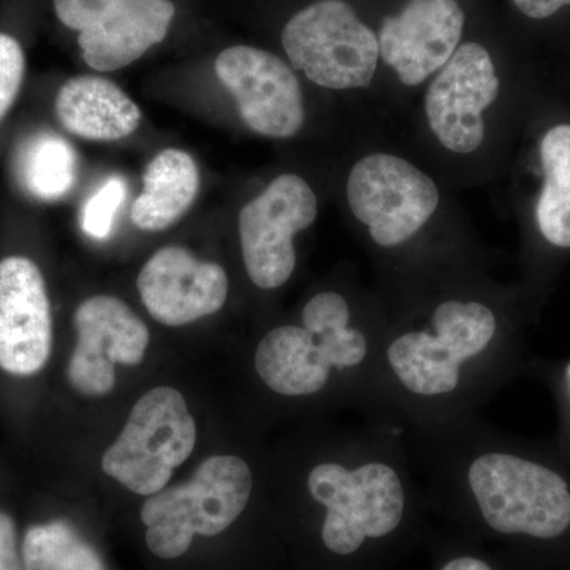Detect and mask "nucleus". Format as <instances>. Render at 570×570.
<instances>
[{
    "label": "nucleus",
    "instance_id": "obj_1",
    "mask_svg": "<svg viewBox=\"0 0 570 570\" xmlns=\"http://www.w3.org/2000/svg\"><path fill=\"white\" fill-rule=\"evenodd\" d=\"M469 487L487 530L509 539L558 542L570 532V485L560 472L510 453H487L469 468Z\"/></svg>",
    "mask_w": 570,
    "mask_h": 570
},
{
    "label": "nucleus",
    "instance_id": "obj_2",
    "mask_svg": "<svg viewBox=\"0 0 570 570\" xmlns=\"http://www.w3.org/2000/svg\"><path fill=\"white\" fill-rule=\"evenodd\" d=\"M351 311L341 295L324 294L303 309V326L272 330L255 351V370L266 387L285 396L313 395L330 370L354 367L365 360L366 337L348 326Z\"/></svg>",
    "mask_w": 570,
    "mask_h": 570
},
{
    "label": "nucleus",
    "instance_id": "obj_3",
    "mask_svg": "<svg viewBox=\"0 0 570 570\" xmlns=\"http://www.w3.org/2000/svg\"><path fill=\"white\" fill-rule=\"evenodd\" d=\"M307 489L325 508L322 547L337 560H360L403 528L406 497L395 469L387 464L370 463L354 471L336 463L318 464L311 471Z\"/></svg>",
    "mask_w": 570,
    "mask_h": 570
},
{
    "label": "nucleus",
    "instance_id": "obj_4",
    "mask_svg": "<svg viewBox=\"0 0 570 570\" xmlns=\"http://www.w3.org/2000/svg\"><path fill=\"white\" fill-rule=\"evenodd\" d=\"M253 494V474L245 460L217 455L198 466L193 480L146 499L141 521L146 543L163 560L183 557L195 535L213 538L245 512Z\"/></svg>",
    "mask_w": 570,
    "mask_h": 570
},
{
    "label": "nucleus",
    "instance_id": "obj_5",
    "mask_svg": "<svg viewBox=\"0 0 570 570\" xmlns=\"http://www.w3.org/2000/svg\"><path fill=\"white\" fill-rule=\"evenodd\" d=\"M195 442L197 425L181 393L154 389L135 404L122 433L104 453L102 469L134 493L151 497L189 459Z\"/></svg>",
    "mask_w": 570,
    "mask_h": 570
},
{
    "label": "nucleus",
    "instance_id": "obj_6",
    "mask_svg": "<svg viewBox=\"0 0 570 570\" xmlns=\"http://www.w3.org/2000/svg\"><path fill=\"white\" fill-rule=\"evenodd\" d=\"M283 47L296 70L330 89L370 85L379 62L376 33L344 0H318L285 24Z\"/></svg>",
    "mask_w": 570,
    "mask_h": 570
},
{
    "label": "nucleus",
    "instance_id": "obj_7",
    "mask_svg": "<svg viewBox=\"0 0 570 570\" xmlns=\"http://www.w3.org/2000/svg\"><path fill=\"white\" fill-rule=\"evenodd\" d=\"M431 333H406L389 347V362L404 387L419 395L453 392L460 367L482 354L494 333L497 317L480 303L448 302L434 311Z\"/></svg>",
    "mask_w": 570,
    "mask_h": 570
},
{
    "label": "nucleus",
    "instance_id": "obj_8",
    "mask_svg": "<svg viewBox=\"0 0 570 570\" xmlns=\"http://www.w3.org/2000/svg\"><path fill=\"white\" fill-rule=\"evenodd\" d=\"M347 200L377 245L407 242L428 223L439 205V190L430 176L407 160L373 154L352 168Z\"/></svg>",
    "mask_w": 570,
    "mask_h": 570
},
{
    "label": "nucleus",
    "instance_id": "obj_9",
    "mask_svg": "<svg viewBox=\"0 0 570 570\" xmlns=\"http://www.w3.org/2000/svg\"><path fill=\"white\" fill-rule=\"evenodd\" d=\"M59 21L80 32L82 59L115 71L140 59L167 37L176 9L170 0H52Z\"/></svg>",
    "mask_w": 570,
    "mask_h": 570
},
{
    "label": "nucleus",
    "instance_id": "obj_10",
    "mask_svg": "<svg viewBox=\"0 0 570 570\" xmlns=\"http://www.w3.org/2000/svg\"><path fill=\"white\" fill-rule=\"evenodd\" d=\"M317 217L313 189L296 175H281L239 213L247 275L257 287L277 288L296 264L294 236Z\"/></svg>",
    "mask_w": 570,
    "mask_h": 570
},
{
    "label": "nucleus",
    "instance_id": "obj_11",
    "mask_svg": "<svg viewBox=\"0 0 570 570\" xmlns=\"http://www.w3.org/2000/svg\"><path fill=\"white\" fill-rule=\"evenodd\" d=\"M73 324L78 340L67 366L70 385L85 396L108 395L116 363L135 366L145 358L148 326L126 303L107 295L82 302Z\"/></svg>",
    "mask_w": 570,
    "mask_h": 570
},
{
    "label": "nucleus",
    "instance_id": "obj_12",
    "mask_svg": "<svg viewBox=\"0 0 570 570\" xmlns=\"http://www.w3.org/2000/svg\"><path fill=\"white\" fill-rule=\"evenodd\" d=\"M214 67L254 132L288 138L302 129V86L294 70L275 55L254 47H232L217 56Z\"/></svg>",
    "mask_w": 570,
    "mask_h": 570
},
{
    "label": "nucleus",
    "instance_id": "obj_13",
    "mask_svg": "<svg viewBox=\"0 0 570 570\" xmlns=\"http://www.w3.org/2000/svg\"><path fill=\"white\" fill-rule=\"evenodd\" d=\"M498 92L490 52L479 43L456 48L426 92L431 130L450 151H475L485 137L483 111L497 100Z\"/></svg>",
    "mask_w": 570,
    "mask_h": 570
},
{
    "label": "nucleus",
    "instance_id": "obj_14",
    "mask_svg": "<svg viewBox=\"0 0 570 570\" xmlns=\"http://www.w3.org/2000/svg\"><path fill=\"white\" fill-rule=\"evenodd\" d=\"M52 351V317L47 284L31 258L0 262V371L31 377L43 371Z\"/></svg>",
    "mask_w": 570,
    "mask_h": 570
},
{
    "label": "nucleus",
    "instance_id": "obj_15",
    "mask_svg": "<svg viewBox=\"0 0 570 570\" xmlns=\"http://www.w3.org/2000/svg\"><path fill=\"white\" fill-rule=\"evenodd\" d=\"M138 291L154 321L167 326L193 324L224 306L228 277L223 266L195 258L189 250L168 246L142 266Z\"/></svg>",
    "mask_w": 570,
    "mask_h": 570
},
{
    "label": "nucleus",
    "instance_id": "obj_16",
    "mask_svg": "<svg viewBox=\"0 0 570 570\" xmlns=\"http://www.w3.org/2000/svg\"><path fill=\"white\" fill-rule=\"evenodd\" d=\"M463 28L456 0H409L400 14L385 18L379 51L404 85L417 86L449 62Z\"/></svg>",
    "mask_w": 570,
    "mask_h": 570
},
{
    "label": "nucleus",
    "instance_id": "obj_17",
    "mask_svg": "<svg viewBox=\"0 0 570 570\" xmlns=\"http://www.w3.org/2000/svg\"><path fill=\"white\" fill-rule=\"evenodd\" d=\"M56 112L63 129L91 141L121 140L141 122L140 108L118 85L89 75L63 82Z\"/></svg>",
    "mask_w": 570,
    "mask_h": 570
},
{
    "label": "nucleus",
    "instance_id": "obj_18",
    "mask_svg": "<svg viewBox=\"0 0 570 570\" xmlns=\"http://www.w3.org/2000/svg\"><path fill=\"white\" fill-rule=\"evenodd\" d=\"M200 187L197 164L189 154L165 149L146 167L142 193L134 202L132 223L145 232H160L189 212Z\"/></svg>",
    "mask_w": 570,
    "mask_h": 570
},
{
    "label": "nucleus",
    "instance_id": "obj_19",
    "mask_svg": "<svg viewBox=\"0 0 570 570\" xmlns=\"http://www.w3.org/2000/svg\"><path fill=\"white\" fill-rule=\"evenodd\" d=\"M14 171L26 194L37 200L56 202L77 183V153L61 135L43 130L22 141Z\"/></svg>",
    "mask_w": 570,
    "mask_h": 570
},
{
    "label": "nucleus",
    "instance_id": "obj_20",
    "mask_svg": "<svg viewBox=\"0 0 570 570\" xmlns=\"http://www.w3.org/2000/svg\"><path fill=\"white\" fill-rule=\"evenodd\" d=\"M543 183L535 217L550 245L570 249V126L561 124L540 145Z\"/></svg>",
    "mask_w": 570,
    "mask_h": 570
},
{
    "label": "nucleus",
    "instance_id": "obj_21",
    "mask_svg": "<svg viewBox=\"0 0 570 570\" xmlns=\"http://www.w3.org/2000/svg\"><path fill=\"white\" fill-rule=\"evenodd\" d=\"M21 553L26 570H107L99 551L63 520L29 528Z\"/></svg>",
    "mask_w": 570,
    "mask_h": 570
},
{
    "label": "nucleus",
    "instance_id": "obj_22",
    "mask_svg": "<svg viewBox=\"0 0 570 570\" xmlns=\"http://www.w3.org/2000/svg\"><path fill=\"white\" fill-rule=\"evenodd\" d=\"M126 195L127 184L121 176H111L110 179H107L82 208V230L91 238H108Z\"/></svg>",
    "mask_w": 570,
    "mask_h": 570
},
{
    "label": "nucleus",
    "instance_id": "obj_23",
    "mask_svg": "<svg viewBox=\"0 0 570 570\" xmlns=\"http://www.w3.org/2000/svg\"><path fill=\"white\" fill-rule=\"evenodd\" d=\"M24 70L21 45L13 37L0 33V121L20 92Z\"/></svg>",
    "mask_w": 570,
    "mask_h": 570
},
{
    "label": "nucleus",
    "instance_id": "obj_24",
    "mask_svg": "<svg viewBox=\"0 0 570 570\" xmlns=\"http://www.w3.org/2000/svg\"><path fill=\"white\" fill-rule=\"evenodd\" d=\"M0 570H26L17 524L6 512H0Z\"/></svg>",
    "mask_w": 570,
    "mask_h": 570
},
{
    "label": "nucleus",
    "instance_id": "obj_25",
    "mask_svg": "<svg viewBox=\"0 0 570 570\" xmlns=\"http://www.w3.org/2000/svg\"><path fill=\"white\" fill-rule=\"evenodd\" d=\"M517 9L532 20H546L553 17L562 7L570 6V0H513Z\"/></svg>",
    "mask_w": 570,
    "mask_h": 570
},
{
    "label": "nucleus",
    "instance_id": "obj_26",
    "mask_svg": "<svg viewBox=\"0 0 570 570\" xmlns=\"http://www.w3.org/2000/svg\"><path fill=\"white\" fill-rule=\"evenodd\" d=\"M439 570H497L485 558L475 554H456L441 566Z\"/></svg>",
    "mask_w": 570,
    "mask_h": 570
}]
</instances>
